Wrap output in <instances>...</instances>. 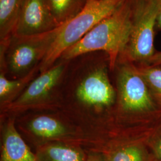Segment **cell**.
I'll list each match as a JSON object with an SVG mask.
<instances>
[{
  "label": "cell",
  "mask_w": 161,
  "mask_h": 161,
  "mask_svg": "<svg viewBox=\"0 0 161 161\" xmlns=\"http://www.w3.org/2000/svg\"><path fill=\"white\" fill-rule=\"evenodd\" d=\"M86 55L78 57L72 67L69 64L59 110L81 127L88 138L116 125L117 94L108 74L109 64Z\"/></svg>",
  "instance_id": "cell-1"
},
{
  "label": "cell",
  "mask_w": 161,
  "mask_h": 161,
  "mask_svg": "<svg viewBox=\"0 0 161 161\" xmlns=\"http://www.w3.org/2000/svg\"><path fill=\"white\" fill-rule=\"evenodd\" d=\"M132 0H124L113 13L99 22L60 59L70 61L84 54L103 52L110 69H115L129 41L132 26Z\"/></svg>",
  "instance_id": "cell-2"
},
{
  "label": "cell",
  "mask_w": 161,
  "mask_h": 161,
  "mask_svg": "<svg viewBox=\"0 0 161 161\" xmlns=\"http://www.w3.org/2000/svg\"><path fill=\"white\" fill-rule=\"evenodd\" d=\"M17 130L35 149L49 142L80 144L86 143V134L60 110L30 111L16 118Z\"/></svg>",
  "instance_id": "cell-3"
},
{
  "label": "cell",
  "mask_w": 161,
  "mask_h": 161,
  "mask_svg": "<svg viewBox=\"0 0 161 161\" xmlns=\"http://www.w3.org/2000/svg\"><path fill=\"white\" fill-rule=\"evenodd\" d=\"M70 61L59 59L36 76L13 102L1 109L0 118H16L30 111L60 109L63 81Z\"/></svg>",
  "instance_id": "cell-4"
},
{
  "label": "cell",
  "mask_w": 161,
  "mask_h": 161,
  "mask_svg": "<svg viewBox=\"0 0 161 161\" xmlns=\"http://www.w3.org/2000/svg\"><path fill=\"white\" fill-rule=\"evenodd\" d=\"M124 0H88L77 15L60 26L46 56L39 65L42 73L52 68L67 49L80 41L104 18L115 12Z\"/></svg>",
  "instance_id": "cell-5"
},
{
  "label": "cell",
  "mask_w": 161,
  "mask_h": 161,
  "mask_svg": "<svg viewBox=\"0 0 161 161\" xmlns=\"http://www.w3.org/2000/svg\"><path fill=\"white\" fill-rule=\"evenodd\" d=\"M58 27L41 34L12 35L7 43L0 44V73L13 80L39 70V65L54 40Z\"/></svg>",
  "instance_id": "cell-6"
},
{
  "label": "cell",
  "mask_w": 161,
  "mask_h": 161,
  "mask_svg": "<svg viewBox=\"0 0 161 161\" xmlns=\"http://www.w3.org/2000/svg\"><path fill=\"white\" fill-rule=\"evenodd\" d=\"M132 8L131 34L118 62L146 65L156 53L153 42L158 0H132Z\"/></svg>",
  "instance_id": "cell-7"
},
{
  "label": "cell",
  "mask_w": 161,
  "mask_h": 161,
  "mask_svg": "<svg viewBox=\"0 0 161 161\" xmlns=\"http://www.w3.org/2000/svg\"><path fill=\"white\" fill-rule=\"evenodd\" d=\"M118 62L115 116L116 126L123 119L128 120L136 114L154 108L149 87L140 74L137 67L127 62Z\"/></svg>",
  "instance_id": "cell-8"
},
{
  "label": "cell",
  "mask_w": 161,
  "mask_h": 161,
  "mask_svg": "<svg viewBox=\"0 0 161 161\" xmlns=\"http://www.w3.org/2000/svg\"><path fill=\"white\" fill-rule=\"evenodd\" d=\"M117 131L98 138L88 150L103 153L108 161H152V156L144 144Z\"/></svg>",
  "instance_id": "cell-9"
},
{
  "label": "cell",
  "mask_w": 161,
  "mask_h": 161,
  "mask_svg": "<svg viewBox=\"0 0 161 161\" xmlns=\"http://www.w3.org/2000/svg\"><path fill=\"white\" fill-rule=\"evenodd\" d=\"M58 27L52 16L47 0H23L13 35L41 34Z\"/></svg>",
  "instance_id": "cell-10"
},
{
  "label": "cell",
  "mask_w": 161,
  "mask_h": 161,
  "mask_svg": "<svg viewBox=\"0 0 161 161\" xmlns=\"http://www.w3.org/2000/svg\"><path fill=\"white\" fill-rule=\"evenodd\" d=\"M0 161H38L17 130L15 117L1 119Z\"/></svg>",
  "instance_id": "cell-11"
},
{
  "label": "cell",
  "mask_w": 161,
  "mask_h": 161,
  "mask_svg": "<svg viewBox=\"0 0 161 161\" xmlns=\"http://www.w3.org/2000/svg\"><path fill=\"white\" fill-rule=\"evenodd\" d=\"M38 161H86V150L80 144L49 142L35 149Z\"/></svg>",
  "instance_id": "cell-12"
},
{
  "label": "cell",
  "mask_w": 161,
  "mask_h": 161,
  "mask_svg": "<svg viewBox=\"0 0 161 161\" xmlns=\"http://www.w3.org/2000/svg\"><path fill=\"white\" fill-rule=\"evenodd\" d=\"M39 70H36L22 78L10 79L0 73V110L13 102L34 79Z\"/></svg>",
  "instance_id": "cell-13"
},
{
  "label": "cell",
  "mask_w": 161,
  "mask_h": 161,
  "mask_svg": "<svg viewBox=\"0 0 161 161\" xmlns=\"http://www.w3.org/2000/svg\"><path fill=\"white\" fill-rule=\"evenodd\" d=\"M23 0H0V43L9 40L17 24Z\"/></svg>",
  "instance_id": "cell-14"
},
{
  "label": "cell",
  "mask_w": 161,
  "mask_h": 161,
  "mask_svg": "<svg viewBox=\"0 0 161 161\" xmlns=\"http://www.w3.org/2000/svg\"><path fill=\"white\" fill-rule=\"evenodd\" d=\"M88 0H47L55 22L60 26L75 17L84 8Z\"/></svg>",
  "instance_id": "cell-15"
},
{
  "label": "cell",
  "mask_w": 161,
  "mask_h": 161,
  "mask_svg": "<svg viewBox=\"0 0 161 161\" xmlns=\"http://www.w3.org/2000/svg\"><path fill=\"white\" fill-rule=\"evenodd\" d=\"M137 69L149 88L161 98V68L158 66L143 65Z\"/></svg>",
  "instance_id": "cell-16"
},
{
  "label": "cell",
  "mask_w": 161,
  "mask_h": 161,
  "mask_svg": "<svg viewBox=\"0 0 161 161\" xmlns=\"http://www.w3.org/2000/svg\"><path fill=\"white\" fill-rule=\"evenodd\" d=\"M149 149L155 161H161V137H158L150 143Z\"/></svg>",
  "instance_id": "cell-17"
},
{
  "label": "cell",
  "mask_w": 161,
  "mask_h": 161,
  "mask_svg": "<svg viewBox=\"0 0 161 161\" xmlns=\"http://www.w3.org/2000/svg\"><path fill=\"white\" fill-rule=\"evenodd\" d=\"M86 150V161H108L106 155L101 152L90 150Z\"/></svg>",
  "instance_id": "cell-18"
},
{
  "label": "cell",
  "mask_w": 161,
  "mask_h": 161,
  "mask_svg": "<svg viewBox=\"0 0 161 161\" xmlns=\"http://www.w3.org/2000/svg\"><path fill=\"white\" fill-rule=\"evenodd\" d=\"M161 64V52H156L155 54L150 58L146 65L159 66Z\"/></svg>",
  "instance_id": "cell-19"
},
{
  "label": "cell",
  "mask_w": 161,
  "mask_h": 161,
  "mask_svg": "<svg viewBox=\"0 0 161 161\" xmlns=\"http://www.w3.org/2000/svg\"><path fill=\"white\" fill-rule=\"evenodd\" d=\"M156 29L161 30V0H158V11L156 19Z\"/></svg>",
  "instance_id": "cell-20"
}]
</instances>
